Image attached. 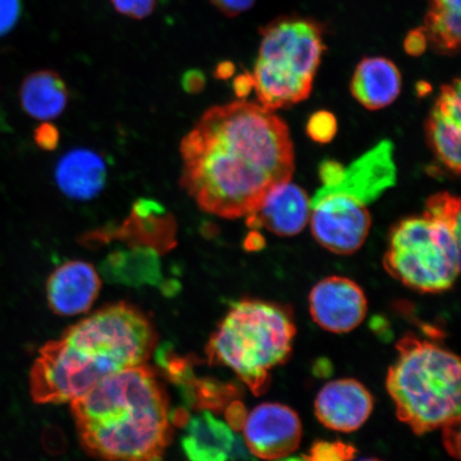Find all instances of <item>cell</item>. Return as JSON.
<instances>
[{
  "label": "cell",
  "mask_w": 461,
  "mask_h": 461,
  "mask_svg": "<svg viewBox=\"0 0 461 461\" xmlns=\"http://www.w3.org/2000/svg\"><path fill=\"white\" fill-rule=\"evenodd\" d=\"M356 453V448L349 443L320 440L313 443L303 458L307 461H351Z\"/></svg>",
  "instance_id": "d4e9b609"
},
{
  "label": "cell",
  "mask_w": 461,
  "mask_h": 461,
  "mask_svg": "<svg viewBox=\"0 0 461 461\" xmlns=\"http://www.w3.org/2000/svg\"><path fill=\"white\" fill-rule=\"evenodd\" d=\"M428 44V37H426L424 28H418L409 32L405 40V50L409 55L420 56L424 53Z\"/></svg>",
  "instance_id": "4dcf8cb0"
},
{
  "label": "cell",
  "mask_w": 461,
  "mask_h": 461,
  "mask_svg": "<svg viewBox=\"0 0 461 461\" xmlns=\"http://www.w3.org/2000/svg\"><path fill=\"white\" fill-rule=\"evenodd\" d=\"M275 461H307L305 460L303 457L301 458V457H285V458H281V459H278V460H275Z\"/></svg>",
  "instance_id": "f35d334b"
},
{
  "label": "cell",
  "mask_w": 461,
  "mask_h": 461,
  "mask_svg": "<svg viewBox=\"0 0 461 461\" xmlns=\"http://www.w3.org/2000/svg\"><path fill=\"white\" fill-rule=\"evenodd\" d=\"M310 203L311 230L317 243L325 249L349 256L366 243L372 226L367 206L322 187Z\"/></svg>",
  "instance_id": "ba28073f"
},
{
  "label": "cell",
  "mask_w": 461,
  "mask_h": 461,
  "mask_svg": "<svg viewBox=\"0 0 461 461\" xmlns=\"http://www.w3.org/2000/svg\"><path fill=\"white\" fill-rule=\"evenodd\" d=\"M296 325L284 305L243 299L230 304L205 348L211 366L230 368L253 394L270 385V372L291 358Z\"/></svg>",
  "instance_id": "277c9868"
},
{
  "label": "cell",
  "mask_w": 461,
  "mask_h": 461,
  "mask_svg": "<svg viewBox=\"0 0 461 461\" xmlns=\"http://www.w3.org/2000/svg\"><path fill=\"white\" fill-rule=\"evenodd\" d=\"M344 167L337 161L327 160L320 167V176L324 185L337 183L341 177Z\"/></svg>",
  "instance_id": "e575fe53"
},
{
  "label": "cell",
  "mask_w": 461,
  "mask_h": 461,
  "mask_svg": "<svg viewBox=\"0 0 461 461\" xmlns=\"http://www.w3.org/2000/svg\"><path fill=\"white\" fill-rule=\"evenodd\" d=\"M234 441L233 429L204 411L188 420L181 446L188 461H229Z\"/></svg>",
  "instance_id": "d6986e66"
},
{
  "label": "cell",
  "mask_w": 461,
  "mask_h": 461,
  "mask_svg": "<svg viewBox=\"0 0 461 461\" xmlns=\"http://www.w3.org/2000/svg\"><path fill=\"white\" fill-rule=\"evenodd\" d=\"M374 399L358 380L343 378L328 383L316 396L315 416L325 428L351 432L370 418Z\"/></svg>",
  "instance_id": "7c38bea8"
},
{
  "label": "cell",
  "mask_w": 461,
  "mask_h": 461,
  "mask_svg": "<svg viewBox=\"0 0 461 461\" xmlns=\"http://www.w3.org/2000/svg\"><path fill=\"white\" fill-rule=\"evenodd\" d=\"M112 234L128 241L129 246L153 248L160 255L176 246V222L157 200L141 198L132 205L122 226L113 229Z\"/></svg>",
  "instance_id": "9a60e30c"
},
{
  "label": "cell",
  "mask_w": 461,
  "mask_h": 461,
  "mask_svg": "<svg viewBox=\"0 0 461 461\" xmlns=\"http://www.w3.org/2000/svg\"><path fill=\"white\" fill-rule=\"evenodd\" d=\"M115 11L130 19L142 20L151 15L158 0H111Z\"/></svg>",
  "instance_id": "4316f807"
},
{
  "label": "cell",
  "mask_w": 461,
  "mask_h": 461,
  "mask_svg": "<svg viewBox=\"0 0 461 461\" xmlns=\"http://www.w3.org/2000/svg\"><path fill=\"white\" fill-rule=\"evenodd\" d=\"M460 0H430L424 32L438 53L454 55L460 45Z\"/></svg>",
  "instance_id": "44dd1931"
},
{
  "label": "cell",
  "mask_w": 461,
  "mask_h": 461,
  "mask_svg": "<svg viewBox=\"0 0 461 461\" xmlns=\"http://www.w3.org/2000/svg\"><path fill=\"white\" fill-rule=\"evenodd\" d=\"M72 402L80 442L102 461H163L172 434L168 396L151 368H125Z\"/></svg>",
  "instance_id": "3957f363"
},
{
  "label": "cell",
  "mask_w": 461,
  "mask_h": 461,
  "mask_svg": "<svg viewBox=\"0 0 461 461\" xmlns=\"http://www.w3.org/2000/svg\"><path fill=\"white\" fill-rule=\"evenodd\" d=\"M235 67L230 62H221L216 68V77L227 79L234 74Z\"/></svg>",
  "instance_id": "74e56055"
},
{
  "label": "cell",
  "mask_w": 461,
  "mask_h": 461,
  "mask_svg": "<svg viewBox=\"0 0 461 461\" xmlns=\"http://www.w3.org/2000/svg\"><path fill=\"white\" fill-rule=\"evenodd\" d=\"M157 339L140 309L108 305L39 350L29 376L32 400L43 405L73 402L109 375L144 365Z\"/></svg>",
  "instance_id": "7a4b0ae2"
},
{
  "label": "cell",
  "mask_w": 461,
  "mask_h": 461,
  "mask_svg": "<svg viewBox=\"0 0 461 461\" xmlns=\"http://www.w3.org/2000/svg\"><path fill=\"white\" fill-rule=\"evenodd\" d=\"M338 131V122L333 113L317 112L308 121L307 132L311 140L325 144L330 142Z\"/></svg>",
  "instance_id": "484cf974"
},
{
  "label": "cell",
  "mask_w": 461,
  "mask_h": 461,
  "mask_svg": "<svg viewBox=\"0 0 461 461\" xmlns=\"http://www.w3.org/2000/svg\"><path fill=\"white\" fill-rule=\"evenodd\" d=\"M23 111L29 117L50 121L60 117L68 103L65 80L55 71L40 70L29 74L20 88Z\"/></svg>",
  "instance_id": "ffe728a7"
},
{
  "label": "cell",
  "mask_w": 461,
  "mask_h": 461,
  "mask_svg": "<svg viewBox=\"0 0 461 461\" xmlns=\"http://www.w3.org/2000/svg\"><path fill=\"white\" fill-rule=\"evenodd\" d=\"M21 11V0H0V37L7 34L16 25Z\"/></svg>",
  "instance_id": "83f0119b"
},
{
  "label": "cell",
  "mask_w": 461,
  "mask_h": 461,
  "mask_svg": "<svg viewBox=\"0 0 461 461\" xmlns=\"http://www.w3.org/2000/svg\"><path fill=\"white\" fill-rule=\"evenodd\" d=\"M359 461H382V460H379L377 458H365V459H361Z\"/></svg>",
  "instance_id": "ab89813d"
},
{
  "label": "cell",
  "mask_w": 461,
  "mask_h": 461,
  "mask_svg": "<svg viewBox=\"0 0 461 461\" xmlns=\"http://www.w3.org/2000/svg\"><path fill=\"white\" fill-rule=\"evenodd\" d=\"M180 152L182 189L202 211L226 219L251 215L295 170L285 121L245 100L207 109L183 138Z\"/></svg>",
  "instance_id": "6da1fadb"
},
{
  "label": "cell",
  "mask_w": 461,
  "mask_h": 461,
  "mask_svg": "<svg viewBox=\"0 0 461 461\" xmlns=\"http://www.w3.org/2000/svg\"><path fill=\"white\" fill-rule=\"evenodd\" d=\"M245 443L253 456L278 460L301 446L303 424L296 411L279 402H265L248 414Z\"/></svg>",
  "instance_id": "9c48e42d"
},
{
  "label": "cell",
  "mask_w": 461,
  "mask_h": 461,
  "mask_svg": "<svg viewBox=\"0 0 461 461\" xmlns=\"http://www.w3.org/2000/svg\"><path fill=\"white\" fill-rule=\"evenodd\" d=\"M181 85L188 95H198L206 85L204 74L199 70H189L183 75Z\"/></svg>",
  "instance_id": "d6a6232c"
},
{
  "label": "cell",
  "mask_w": 461,
  "mask_h": 461,
  "mask_svg": "<svg viewBox=\"0 0 461 461\" xmlns=\"http://www.w3.org/2000/svg\"><path fill=\"white\" fill-rule=\"evenodd\" d=\"M385 387L396 416L419 436L460 420V361L439 344L406 334Z\"/></svg>",
  "instance_id": "8992f818"
},
{
  "label": "cell",
  "mask_w": 461,
  "mask_h": 461,
  "mask_svg": "<svg viewBox=\"0 0 461 461\" xmlns=\"http://www.w3.org/2000/svg\"><path fill=\"white\" fill-rule=\"evenodd\" d=\"M155 358L166 376L180 389L194 377L192 359L177 355L169 345L161 346L155 354Z\"/></svg>",
  "instance_id": "cb8c5ba5"
},
{
  "label": "cell",
  "mask_w": 461,
  "mask_h": 461,
  "mask_svg": "<svg viewBox=\"0 0 461 461\" xmlns=\"http://www.w3.org/2000/svg\"><path fill=\"white\" fill-rule=\"evenodd\" d=\"M253 89L276 112L307 100L326 46L324 29L305 17H280L261 32Z\"/></svg>",
  "instance_id": "52a82bcc"
},
{
  "label": "cell",
  "mask_w": 461,
  "mask_h": 461,
  "mask_svg": "<svg viewBox=\"0 0 461 461\" xmlns=\"http://www.w3.org/2000/svg\"><path fill=\"white\" fill-rule=\"evenodd\" d=\"M107 165L101 154L78 148L66 153L56 165L55 181L68 198L89 201L97 197L107 182Z\"/></svg>",
  "instance_id": "2e32d148"
},
{
  "label": "cell",
  "mask_w": 461,
  "mask_h": 461,
  "mask_svg": "<svg viewBox=\"0 0 461 461\" xmlns=\"http://www.w3.org/2000/svg\"><path fill=\"white\" fill-rule=\"evenodd\" d=\"M428 137L437 157L449 170L460 171L461 113L434 106L428 120Z\"/></svg>",
  "instance_id": "7402d4cb"
},
{
  "label": "cell",
  "mask_w": 461,
  "mask_h": 461,
  "mask_svg": "<svg viewBox=\"0 0 461 461\" xmlns=\"http://www.w3.org/2000/svg\"><path fill=\"white\" fill-rule=\"evenodd\" d=\"M396 180L393 143L383 140L344 168L337 183L322 187L367 206L393 187Z\"/></svg>",
  "instance_id": "8fae6325"
},
{
  "label": "cell",
  "mask_w": 461,
  "mask_h": 461,
  "mask_svg": "<svg viewBox=\"0 0 461 461\" xmlns=\"http://www.w3.org/2000/svg\"><path fill=\"white\" fill-rule=\"evenodd\" d=\"M34 142L44 151H55L60 143V131L56 125L46 121L34 131Z\"/></svg>",
  "instance_id": "f1b7e54d"
},
{
  "label": "cell",
  "mask_w": 461,
  "mask_h": 461,
  "mask_svg": "<svg viewBox=\"0 0 461 461\" xmlns=\"http://www.w3.org/2000/svg\"><path fill=\"white\" fill-rule=\"evenodd\" d=\"M384 267L420 293L449 290L460 272V199L432 195L422 216L403 219L391 230Z\"/></svg>",
  "instance_id": "5b68a950"
},
{
  "label": "cell",
  "mask_w": 461,
  "mask_h": 461,
  "mask_svg": "<svg viewBox=\"0 0 461 461\" xmlns=\"http://www.w3.org/2000/svg\"><path fill=\"white\" fill-rule=\"evenodd\" d=\"M101 278L94 265L74 259L58 267L49 276L46 297L57 315L86 312L99 296Z\"/></svg>",
  "instance_id": "4fadbf2b"
},
{
  "label": "cell",
  "mask_w": 461,
  "mask_h": 461,
  "mask_svg": "<svg viewBox=\"0 0 461 461\" xmlns=\"http://www.w3.org/2000/svg\"><path fill=\"white\" fill-rule=\"evenodd\" d=\"M311 203L307 193L290 182L279 184L264 198L258 209L247 216L251 229L267 228L279 236H294L307 226Z\"/></svg>",
  "instance_id": "5bb4252c"
},
{
  "label": "cell",
  "mask_w": 461,
  "mask_h": 461,
  "mask_svg": "<svg viewBox=\"0 0 461 461\" xmlns=\"http://www.w3.org/2000/svg\"><path fill=\"white\" fill-rule=\"evenodd\" d=\"M247 416L246 408L240 401H233L226 408L228 425L233 430L243 429Z\"/></svg>",
  "instance_id": "1f68e13d"
},
{
  "label": "cell",
  "mask_w": 461,
  "mask_h": 461,
  "mask_svg": "<svg viewBox=\"0 0 461 461\" xmlns=\"http://www.w3.org/2000/svg\"><path fill=\"white\" fill-rule=\"evenodd\" d=\"M310 314L316 325L331 333H348L365 321L367 299L355 281L331 276L322 279L309 295Z\"/></svg>",
  "instance_id": "30bf717a"
},
{
  "label": "cell",
  "mask_w": 461,
  "mask_h": 461,
  "mask_svg": "<svg viewBox=\"0 0 461 461\" xmlns=\"http://www.w3.org/2000/svg\"><path fill=\"white\" fill-rule=\"evenodd\" d=\"M459 422H453L441 429L445 436V446L453 457H459Z\"/></svg>",
  "instance_id": "836d02e7"
},
{
  "label": "cell",
  "mask_w": 461,
  "mask_h": 461,
  "mask_svg": "<svg viewBox=\"0 0 461 461\" xmlns=\"http://www.w3.org/2000/svg\"><path fill=\"white\" fill-rule=\"evenodd\" d=\"M233 88L240 100H244L253 90V78L250 73H244L236 77Z\"/></svg>",
  "instance_id": "d590c367"
},
{
  "label": "cell",
  "mask_w": 461,
  "mask_h": 461,
  "mask_svg": "<svg viewBox=\"0 0 461 461\" xmlns=\"http://www.w3.org/2000/svg\"><path fill=\"white\" fill-rule=\"evenodd\" d=\"M210 2L222 14L235 17L250 10L257 0H210Z\"/></svg>",
  "instance_id": "f546056e"
},
{
  "label": "cell",
  "mask_w": 461,
  "mask_h": 461,
  "mask_svg": "<svg viewBox=\"0 0 461 461\" xmlns=\"http://www.w3.org/2000/svg\"><path fill=\"white\" fill-rule=\"evenodd\" d=\"M99 272L113 285L160 286L164 282L159 253L146 246H129L109 253L100 263Z\"/></svg>",
  "instance_id": "ac0fdd59"
},
{
  "label": "cell",
  "mask_w": 461,
  "mask_h": 461,
  "mask_svg": "<svg viewBox=\"0 0 461 461\" xmlns=\"http://www.w3.org/2000/svg\"><path fill=\"white\" fill-rule=\"evenodd\" d=\"M402 89V75L394 62L384 57H366L351 78L350 92L368 111L391 105Z\"/></svg>",
  "instance_id": "e0dca14e"
},
{
  "label": "cell",
  "mask_w": 461,
  "mask_h": 461,
  "mask_svg": "<svg viewBox=\"0 0 461 461\" xmlns=\"http://www.w3.org/2000/svg\"><path fill=\"white\" fill-rule=\"evenodd\" d=\"M265 246V240L258 230H252L248 234L244 247L247 251H258L262 250Z\"/></svg>",
  "instance_id": "8d00e7d4"
},
{
  "label": "cell",
  "mask_w": 461,
  "mask_h": 461,
  "mask_svg": "<svg viewBox=\"0 0 461 461\" xmlns=\"http://www.w3.org/2000/svg\"><path fill=\"white\" fill-rule=\"evenodd\" d=\"M184 401L201 411H219L226 409L239 396L240 389L234 384L215 379L194 377L181 388Z\"/></svg>",
  "instance_id": "603a6c76"
}]
</instances>
